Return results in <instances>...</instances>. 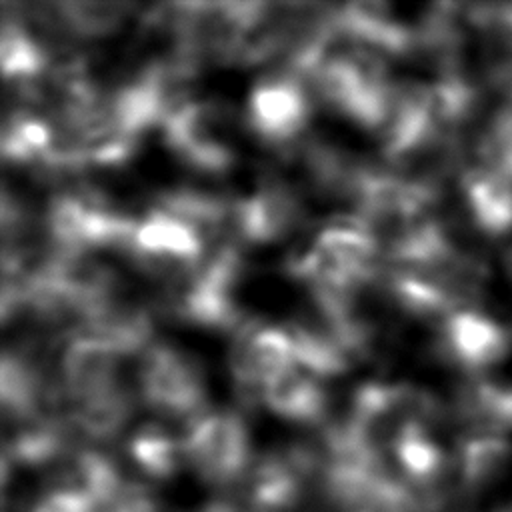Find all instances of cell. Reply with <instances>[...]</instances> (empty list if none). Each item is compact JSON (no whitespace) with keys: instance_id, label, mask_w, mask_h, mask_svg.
Listing matches in <instances>:
<instances>
[{"instance_id":"8992f818","label":"cell","mask_w":512,"mask_h":512,"mask_svg":"<svg viewBox=\"0 0 512 512\" xmlns=\"http://www.w3.org/2000/svg\"><path fill=\"white\" fill-rule=\"evenodd\" d=\"M4 10L2 18V40H0V60L6 84L14 88H28L38 82V78L48 70V52L34 38L30 28L18 14Z\"/></svg>"},{"instance_id":"ba28073f","label":"cell","mask_w":512,"mask_h":512,"mask_svg":"<svg viewBox=\"0 0 512 512\" xmlns=\"http://www.w3.org/2000/svg\"><path fill=\"white\" fill-rule=\"evenodd\" d=\"M264 402L286 418L308 420L322 412L326 396L320 378L312 376L298 364L274 378L262 392Z\"/></svg>"},{"instance_id":"7a4b0ae2","label":"cell","mask_w":512,"mask_h":512,"mask_svg":"<svg viewBox=\"0 0 512 512\" xmlns=\"http://www.w3.org/2000/svg\"><path fill=\"white\" fill-rule=\"evenodd\" d=\"M312 114L304 80L282 70L258 78L246 102V122L266 144L286 148L308 126Z\"/></svg>"},{"instance_id":"277c9868","label":"cell","mask_w":512,"mask_h":512,"mask_svg":"<svg viewBox=\"0 0 512 512\" xmlns=\"http://www.w3.org/2000/svg\"><path fill=\"white\" fill-rule=\"evenodd\" d=\"M302 220L300 196L282 178L266 176L248 196L232 200L230 232L240 246H266L284 240Z\"/></svg>"},{"instance_id":"30bf717a","label":"cell","mask_w":512,"mask_h":512,"mask_svg":"<svg viewBox=\"0 0 512 512\" xmlns=\"http://www.w3.org/2000/svg\"><path fill=\"white\" fill-rule=\"evenodd\" d=\"M446 342L464 364H478L494 358L498 330L478 316L458 314L446 322Z\"/></svg>"},{"instance_id":"9c48e42d","label":"cell","mask_w":512,"mask_h":512,"mask_svg":"<svg viewBox=\"0 0 512 512\" xmlns=\"http://www.w3.org/2000/svg\"><path fill=\"white\" fill-rule=\"evenodd\" d=\"M132 4L102 2V0H76L54 4V20L58 26L78 38L108 36L122 26Z\"/></svg>"},{"instance_id":"52a82bcc","label":"cell","mask_w":512,"mask_h":512,"mask_svg":"<svg viewBox=\"0 0 512 512\" xmlns=\"http://www.w3.org/2000/svg\"><path fill=\"white\" fill-rule=\"evenodd\" d=\"M54 124L32 110H12L2 124V158L12 164H48L54 148Z\"/></svg>"},{"instance_id":"5b68a950","label":"cell","mask_w":512,"mask_h":512,"mask_svg":"<svg viewBox=\"0 0 512 512\" xmlns=\"http://www.w3.org/2000/svg\"><path fill=\"white\" fill-rule=\"evenodd\" d=\"M122 356L102 338L76 332L72 334L60 356V380L66 392L78 402L92 400L124 386Z\"/></svg>"},{"instance_id":"6da1fadb","label":"cell","mask_w":512,"mask_h":512,"mask_svg":"<svg viewBox=\"0 0 512 512\" xmlns=\"http://www.w3.org/2000/svg\"><path fill=\"white\" fill-rule=\"evenodd\" d=\"M160 128L176 160L196 172L224 174L236 160L234 118L218 100L188 98L164 118Z\"/></svg>"},{"instance_id":"3957f363","label":"cell","mask_w":512,"mask_h":512,"mask_svg":"<svg viewBox=\"0 0 512 512\" xmlns=\"http://www.w3.org/2000/svg\"><path fill=\"white\" fill-rule=\"evenodd\" d=\"M142 398L164 412H190L206 394V378L200 362L170 344H150L140 354L136 374Z\"/></svg>"}]
</instances>
